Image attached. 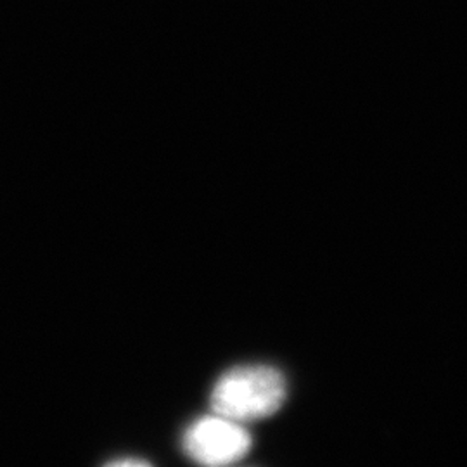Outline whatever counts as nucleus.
Segmentation results:
<instances>
[{
  "label": "nucleus",
  "mask_w": 467,
  "mask_h": 467,
  "mask_svg": "<svg viewBox=\"0 0 467 467\" xmlns=\"http://www.w3.org/2000/svg\"><path fill=\"white\" fill-rule=\"evenodd\" d=\"M285 399V381L277 368L241 366L225 372L212 391V409L237 422L275 414Z\"/></svg>",
  "instance_id": "1"
},
{
  "label": "nucleus",
  "mask_w": 467,
  "mask_h": 467,
  "mask_svg": "<svg viewBox=\"0 0 467 467\" xmlns=\"http://www.w3.org/2000/svg\"><path fill=\"white\" fill-rule=\"evenodd\" d=\"M184 449L192 461L204 466H229L250 451L251 434L237 420L206 416L189 426Z\"/></svg>",
  "instance_id": "2"
},
{
  "label": "nucleus",
  "mask_w": 467,
  "mask_h": 467,
  "mask_svg": "<svg viewBox=\"0 0 467 467\" xmlns=\"http://www.w3.org/2000/svg\"><path fill=\"white\" fill-rule=\"evenodd\" d=\"M109 466L140 467L148 466V462H146L144 459H135V457H130V459H117V461H111V462H109Z\"/></svg>",
  "instance_id": "3"
}]
</instances>
